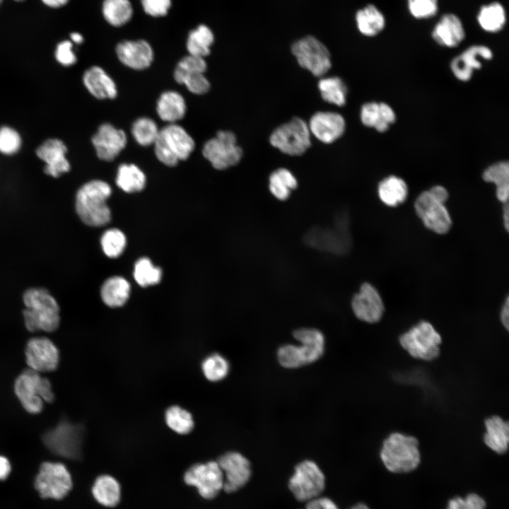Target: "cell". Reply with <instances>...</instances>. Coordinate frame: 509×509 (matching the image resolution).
Instances as JSON below:
<instances>
[{
  "label": "cell",
  "mask_w": 509,
  "mask_h": 509,
  "mask_svg": "<svg viewBox=\"0 0 509 509\" xmlns=\"http://www.w3.org/2000/svg\"><path fill=\"white\" fill-rule=\"evenodd\" d=\"M23 318L30 332H53L60 323V309L57 300L45 288H30L23 296Z\"/></svg>",
  "instance_id": "cell-1"
},
{
  "label": "cell",
  "mask_w": 509,
  "mask_h": 509,
  "mask_svg": "<svg viewBox=\"0 0 509 509\" xmlns=\"http://www.w3.org/2000/svg\"><path fill=\"white\" fill-rule=\"evenodd\" d=\"M112 189L106 182L93 180L83 184L77 191L75 209L79 218L90 226H102L110 222L111 212L107 204Z\"/></svg>",
  "instance_id": "cell-2"
},
{
  "label": "cell",
  "mask_w": 509,
  "mask_h": 509,
  "mask_svg": "<svg viewBox=\"0 0 509 509\" xmlns=\"http://www.w3.org/2000/svg\"><path fill=\"white\" fill-rule=\"evenodd\" d=\"M385 467L392 473L414 470L421 462L418 439L402 432H392L382 441L380 452Z\"/></svg>",
  "instance_id": "cell-3"
},
{
  "label": "cell",
  "mask_w": 509,
  "mask_h": 509,
  "mask_svg": "<svg viewBox=\"0 0 509 509\" xmlns=\"http://www.w3.org/2000/svg\"><path fill=\"white\" fill-rule=\"evenodd\" d=\"M350 218L345 209L339 210L332 227L313 226L305 234L304 242L314 249L334 254L345 255L351 247Z\"/></svg>",
  "instance_id": "cell-4"
},
{
  "label": "cell",
  "mask_w": 509,
  "mask_h": 509,
  "mask_svg": "<svg viewBox=\"0 0 509 509\" xmlns=\"http://www.w3.org/2000/svg\"><path fill=\"white\" fill-rule=\"evenodd\" d=\"M299 345L285 344L277 351V359L286 368H296L317 361L324 351V337L315 328H300L294 331Z\"/></svg>",
  "instance_id": "cell-5"
},
{
  "label": "cell",
  "mask_w": 509,
  "mask_h": 509,
  "mask_svg": "<svg viewBox=\"0 0 509 509\" xmlns=\"http://www.w3.org/2000/svg\"><path fill=\"white\" fill-rule=\"evenodd\" d=\"M153 146L157 159L163 164L172 167L190 156L195 143L182 127L172 123L160 129Z\"/></svg>",
  "instance_id": "cell-6"
},
{
  "label": "cell",
  "mask_w": 509,
  "mask_h": 509,
  "mask_svg": "<svg viewBox=\"0 0 509 509\" xmlns=\"http://www.w3.org/2000/svg\"><path fill=\"white\" fill-rule=\"evenodd\" d=\"M399 343L412 358L432 361L440 353L442 337L430 322L421 320L400 334Z\"/></svg>",
  "instance_id": "cell-7"
},
{
  "label": "cell",
  "mask_w": 509,
  "mask_h": 509,
  "mask_svg": "<svg viewBox=\"0 0 509 509\" xmlns=\"http://www.w3.org/2000/svg\"><path fill=\"white\" fill-rule=\"evenodd\" d=\"M269 141L283 153L300 156L310 146V131L304 120L295 117L276 128Z\"/></svg>",
  "instance_id": "cell-8"
},
{
  "label": "cell",
  "mask_w": 509,
  "mask_h": 509,
  "mask_svg": "<svg viewBox=\"0 0 509 509\" xmlns=\"http://www.w3.org/2000/svg\"><path fill=\"white\" fill-rule=\"evenodd\" d=\"M291 52L299 65L315 76H322L331 68L329 51L312 35H306L294 42L291 45Z\"/></svg>",
  "instance_id": "cell-9"
},
{
  "label": "cell",
  "mask_w": 509,
  "mask_h": 509,
  "mask_svg": "<svg viewBox=\"0 0 509 509\" xmlns=\"http://www.w3.org/2000/svg\"><path fill=\"white\" fill-rule=\"evenodd\" d=\"M83 433L82 426L62 421L45 434L43 441L52 452L69 459H78L81 455Z\"/></svg>",
  "instance_id": "cell-10"
},
{
  "label": "cell",
  "mask_w": 509,
  "mask_h": 509,
  "mask_svg": "<svg viewBox=\"0 0 509 509\" xmlns=\"http://www.w3.org/2000/svg\"><path fill=\"white\" fill-rule=\"evenodd\" d=\"M288 487L296 499L309 501L320 495L325 487V477L318 465L304 460L296 465Z\"/></svg>",
  "instance_id": "cell-11"
},
{
  "label": "cell",
  "mask_w": 509,
  "mask_h": 509,
  "mask_svg": "<svg viewBox=\"0 0 509 509\" xmlns=\"http://www.w3.org/2000/svg\"><path fill=\"white\" fill-rule=\"evenodd\" d=\"M202 154L214 168L224 170L239 163L242 151L237 144L235 135L222 130L204 144Z\"/></svg>",
  "instance_id": "cell-12"
},
{
  "label": "cell",
  "mask_w": 509,
  "mask_h": 509,
  "mask_svg": "<svg viewBox=\"0 0 509 509\" xmlns=\"http://www.w3.org/2000/svg\"><path fill=\"white\" fill-rule=\"evenodd\" d=\"M35 487L43 498L62 499L72 487V479L62 463L46 462L41 464Z\"/></svg>",
  "instance_id": "cell-13"
},
{
  "label": "cell",
  "mask_w": 509,
  "mask_h": 509,
  "mask_svg": "<svg viewBox=\"0 0 509 509\" xmlns=\"http://www.w3.org/2000/svg\"><path fill=\"white\" fill-rule=\"evenodd\" d=\"M417 216L429 230L444 235L452 227V218L445 203L438 200L428 191L422 192L414 201Z\"/></svg>",
  "instance_id": "cell-14"
},
{
  "label": "cell",
  "mask_w": 509,
  "mask_h": 509,
  "mask_svg": "<svg viewBox=\"0 0 509 509\" xmlns=\"http://www.w3.org/2000/svg\"><path fill=\"white\" fill-rule=\"evenodd\" d=\"M186 484L194 486L205 499L214 498L223 488L224 476L217 462L192 465L184 474Z\"/></svg>",
  "instance_id": "cell-15"
},
{
  "label": "cell",
  "mask_w": 509,
  "mask_h": 509,
  "mask_svg": "<svg viewBox=\"0 0 509 509\" xmlns=\"http://www.w3.org/2000/svg\"><path fill=\"white\" fill-rule=\"evenodd\" d=\"M351 308L358 320L370 324L380 322L385 312L381 295L373 285L368 282L361 284L358 292L353 296Z\"/></svg>",
  "instance_id": "cell-16"
},
{
  "label": "cell",
  "mask_w": 509,
  "mask_h": 509,
  "mask_svg": "<svg viewBox=\"0 0 509 509\" xmlns=\"http://www.w3.org/2000/svg\"><path fill=\"white\" fill-rule=\"evenodd\" d=\"M224 476L223 489L233 493L243 487L251 476L249 460L238 452H228L217 461Z\"/></svg>",
  "instance_id": "cell-17"
},
{
  "label": "cell",
  "mask_w": 509,
  "mask_h": 509,
  "mask_svg": "<svg viewBox=\"0 0 509 509\" xmlns=\"http://www.w3.org/2000/svg\"><path fill=\"white\" fill-rule=\"evenodd\" d=\"M97 156L104 161H112L125 148L126 133L110 123H103L91 139Z\"/></svg>",
  "instance_id": "cell-18"
},
{
  "label": "cell",
  "mask_w": 509,
  "mask_h": 509,
  "mask_svg": "<svg viewBox=\"0 0 509 509\" xmlns=\"http://www.w3.org/2000/svg\"><path fill=\"white\" fill-rule=\"evenodd\" d=\"M59 358L57 348L46 337L32 338L26 345V363L29 368L37 373L55 370L59 363Z\"/></svg>",
  "instance_id": "cell-19"
},
{
  "label": "cell",
  "mask_w": 509,
  "mask_h": 509,
  "mask_svg": "<svg viewBox=\"0 0 509 509\" xmlns=\"http://www.w3.org/2000/svg\"><path fill=\"white\" fill-rule=\"evenodd\" d=\"M67 147L57 138H50L42 143L36 149V155L44 163L46 175L57 178L68 172L71 165L66 158Z\"/></svg>",
  "instance_id": "cell-20"
},
{
  "label": "cell",
  "mask_w": 509,
  "mask_h": 509,
  "mask_svg": "<svg viewBox=\"0 0 509 509\" xmlns=\"http://www.w3.org/2000/svg\"><path fill=\"white\" fill-rule=\"evenodd\" d=\"M42 377L39 373L28 368L16 380L14 390L23 408L29 413H40L43 407L41 398Z\"/></svg>",
  "instance_id": "cell-21"
},
{
  "label": "cell",
  "mask_w": 509,
  "mask_h": 509,
  "mask_svg": "<svg viewBox=\"0 0 509 509\" xmlns=\"http://www.w3.org/2000/svg\"><path fill=\"white\" fill-rule=\"evenodd\" d=\"M115 51L121 63L134 70L148 68L153 60V49L144 40L122 41Z\"/></svg>",
  "instance_id": "cell-22"
},
{
  "label": "cell",
  "mask_w": 509,
  "mask_h": 509,
  "mask_svg": "<svg viewBox=\"0 0 509 509\" xmlns=\"http://www.w3.org/2000/svg\"><path fill=\"white\" fill-rule=\"evenodd\" d=\"M308 125L310 133L325 144L332 143L341 137L346 127L344 117L334 112H316Z\"/></svg>",
  "instance_id": "cell-23"
},
{
  "label": "cell",
  "mask_w": 509,
  "mask_h": 509,
  "mask_svg": "<svg viewBox=\"0 0 509 509\" xmlns=\"http://www.w3.org/2000/svg\"><path fill=\"white\" fill-rule=\"evenodd\" d=\"M479 57L488 60L493 57V53L487 46L472 45L454 58L450 68L455 76L462 81H469L473 71L481 66Z\"/></svg>",
  "instance_id": "cell-24"
},
{
  "label": "cell",
  "mask_w": 509,
  "mask_h": 509,
  "mask_svg": "<svg viewBox=\"0 0 509 509\" xmlns=\"http://www.w3.org/2000/svg\"><path fill=\"white\" fill-rule=\"evenodd\" d=\"M433 39L440 45L447 47L457 46L465 37V31L460 18L454 13L442 16L431 33Z\"/></svg>",
  "instance_id": "cell-25"
},
{
  "label": "cell",
  "mask_w": 509,
  "mask_h": 509,
  "mask_svg": "<svg viewBox=\"0 0 509 509\" xmlns=\"http://www.w3.org/2000/svg\"><path fill=\"white\" fill-rule=\"evenodd\" d=\"M82 81L87 90L97 99H114L117 95L114 80L98 66H93L86 70Z\"/></svg>",
  "instance_id": "cell-26"
},
{
  "label": "cell",
  "mask_w": 509,
  "mask_h": 509,
  "mask_svg": "<svg viewBox=\"0 0 509 509\" xmlns=\"http://www.w3.org/2000/svg\"><path fill=\"white\" fill-rule=\"evenodd\" d=\"M484 443L492 451L504 454L508 449L509 424L498 415H492L484 420Z\"/></svg>",
  "instance_id": "cell-27"
},
{
  "label": "cell",
  "mask_w": 509,
  "mask_h": 509,
  "mask_svg": "<svg viewBox=\"0 0 509 509\" xmlns=\"http://www.w3.org/2000/svg\"><path fill=\"white\" fill-rule=\"evenodd\" d=\"M396 116L392 108L385 103L370 102L364 104L361 110L362 123L384 132L395 121Z\"/></svg>",
  "instance_id": "cell-28"
},
{
  "label": "cell",
  "mask_w": 509,
  "mask_h": 509,
  "mask_svg": "<svg viewBox=\"0 0 509 509\" xmlns=\"http://www.w3.org/2000/svg\"><path fill=\"white\" fill-rule=\"evenodd\" d=\"M156 111L161 120L168 124L175 123L182 119L186 114L185 100L177 91H165L160 95L157 101Z\"/></svg>",
  "instance_id": "cell-29"
},
{
  "label": "cell",
  "mask_w": 509,
  "mask_h": 509,
  "mask_svg": "<svg viewBox=\"0 0 509 509\" xmlns=\"http://www.w3.org/2000/svg\"><path fill=\"white\" fill-rule=\"evenodd\" d=\"M408 192L405 181L394 175L384 178L378 187L380 200L389 207H396L403 204L407 198Z\"/></svg>",
  "instance_id": "cell-30"
},
{
  "label": "cell",
  "mask_w": 509,
  "mask_h": 509,
  "mask_svg": "<svg viewBox=\"0 0 509 509\" xmlns=\"http://www.w3.org/2000/svg\"><path fill=\"white\" fill-rule=\"evenodd\" d=\"M92 494L100 505L112 508L120 501L121 487L116 479L108 474L97 477L93 487Z\"/></svg>",
  "instance_id": "cell-31"
},
{
  "label": "cell",
  "mask_w": 509,
  "mask_h": 509,
  "mask_svg": "<svg viewBox=\"0 0 509 509\" xmlns=\"http://www.w3.org/2000/svg\"><path fill=\"white\" fill-rule=\"evenodd\" d=\"M355 18L359 32L368 37L379 34L385 26L383 13L373 4L358 10Z\"/></svg>",
  "instance_id": "cell-32"
},
{
  "label": "cell",
  "mask_w": 509,
  "mask_h": 509,
  "mask_svg": "<svg viewBox=\"0 0 509 509\" xmlns=\"http://www.w3.org/2000/svg\"><path fill=\"white\" fill-rule=\"evenodd\" d=\"M130 285L123 277L112 276L107 279L101 288V298L111 308L122 306L128 300Z\"/></svg>",
  "instance_id": "cell-33"
},
{
  "label": "cell",
  "mask_w": 509,
  "mask_h": 509,
  "mask_svg": "<svg viewBox=\"0 0 509 509\" xmlns=\"http://www.w3.org/2000/svg\"><path fill=\"white\" fill-rule=\"evenodd\" d=\"M115 182L124 192L133 193L140 192L145 187L146 177L136 165L122 163L118 167Z\"/></svg>",
  "instance_id": "cell-34"
},
{
  "label": "cell",
  "mask_w": 509,
  "mask_h": 509,
  "mask_svg": "<svg viewBox=\"0 0 509 509\" xmlns=\"http://www.w3.org/2000/svg\"><path fill=\"white\" fill-rule=\"evenodd\" d=\"M485 182L496 186L497 199L503 204L508 202L509 196V164L502 161L488 166L483 172Z\"/></svg>",
  "instance_id": "cell-35"
},
{
  "label": "cell",
  "mask_w": 509,
  "mask_h": 509,
  "mask_svg": "<svg viewBox=\"0 0 509 509\" xmlns=\"http://www.w3.org/2000/svg\"><path fill=\"white\" fill-rule=\"evenodd\" d=\"M480 27L488 33H497L503 29L506 22L504 7L498 2L482 6L477 15Z\"/></svg>",
  "instance_id": "cell-36"
},
{
  "label": "cell",
  "mask_w": 509,
  "mask_h": 509,
  "mask_svg": "<svg viewBox=\"0 0 509 509\" xmlns=\"http://www.w3.org/2000/svg\"><path fill=\"white\" fill-rule=\"evenodd\" d=\"M213 42L212 30L207 25L201 24L189 32L186 47L189 54L204 58L210 54Z\"/></svg>",
  "instance_id": "cell-37"
},
{
  "label": "cell",
  "mask_w": 509,
  "mask_h": 509,
  "mask_svg": "<svg viewBox=\"0 0 509 509\" xmlns=\"http://www.w3.org/2000/svg\"><path fill=\"white\" fill-rule=\"evenodd\" d=\"M102 11L106 21L115 27L128 23L133 14L129 0H104Z\"/></svg>",
  "instance_id": "cell-38"
},
{
  "label": "cell",
  "mask_w": 509,
  "mask_h": 509,
  "mask_svg": "<svg viewBox=\"0 0 509 509\" xmlns=\"http://www.w3.org/2000/svg\"><path fill=\"white\" fill-rule=\"evenodd\" d=\"M269 182L271 193L281 201L287 199L291 192L298 186L295 176L286 168H279L274 171L269 176Z\"/></svg>",
  "instance_id": "cell-39"
},
{
  "label": "cell",
  "mask_w": 509,
  "mask_h": 509,
  "mask_svg": "<svg viewBox=\"0 0 509 509\" xmlns=\"http://www.w3.org/2000/svg\"><path fill=\"white\" fill-rule=\"evenodd\" d=\"M318 88L326 102L337 106H343L346 103L347 88L340 78H322L318 82Z\"/></svg>",
  "instance_id": "cell-40"
},
{
  "label": "cell",
  "mask_w": 509,
  "mask_h": 509,
  "mask_svg": "<svg viewBox=\"0 0 509 509\" xmlns=\"http://www.w3.org/2000/svg\"><path fill=\"white\" fill-rule=\"evenodd\" d=\"M165 421L172 431L180 435L190 433L194 425L192 414L177 405L167 409L165 413Z\"/></svg>",
  "instance_id": "cell-41"
},
{
  "label": "cell",
  "mask_w": 509,
  "mask_h": 509,
  "mask_svg": "<svg viewBox=\"0 0 509 509\" xmlns=\"http://www.w3.org/2000/svg\"><path fill=\"white\" fill-rule=\"evenodd\" d=\"M131 131L133 138L140 146H148L153 145L160 129L153 119L142 117L134 122Z\"/></svg>",
  "instance_id": "cell-42"
},
{
  "label": "cell",
  "mask_w": 509,
  "mask_h": 509,
  "mask_svg": "<svg viewBox=\"0 0 509 509\" xmlns=\"http://www.w3.org/2000/svg\"><path fill=\"white\" fill-rule=\"evenodd\" d=\"M230 369L227 359L218 353H212L206 356L201 363V370L204 377L211 382H218L224 379Z\"/></svg>",
  "instance_id": "cell-43"
},
{
  "label": "cell",
  "mask_w": 509,
  "mask_h": 509,
  "mask_svg": "<svg viewBox=\"0 0 509 509\" xmlns=\"http://www.w3.org/2000/svg\"><path fill=\"white\" fill-rule=\"evenodd\" d=\"M161 277V269L155 267L148 258L142 257L135 263L134 278L139 286L146 287L157 284Z\"/></svg>",
  "instance_id": "cell-44"
},
{
  "label": "cell",
  "mask_w": 509,
  "mask_h": 509,
  "mask_svg": "<svg viewBox=\"0 0 509 509\" xmlns=\"http://www.w3.org/2000/svg\"><path fill=\"white\" fill-rule=\"evenodd\" d=\"M101 246L104 253L110 258L119 257L126 246V237L119 230H106L101 237Z\"/></svg>",
  "instance_id": "cell-45"
},
{
  "label": "cell",
  "mask_w": 509,
  "mask_h": 509,
  "mask_svg": "<svg viewBox=\"0 0 509 509\" xmlns=\"http://www.w3.org/2000/svg\"><path fill=\"white\" fill-rule=\"evenodd\" d=\"M22 146V138L19 132L9 126L0 127V153L12 156L18 152Z\"/></svg>",
  "instance_id": "cell-46"
},
{
  "label": "cell",
  "mask_w": 509,
  "mask_h": 509,
  "mask_svg": "<svg viewBox=\"0 0 509 509\" xmlns=\"http://www.w3.org/2000/svg\"><path fill=\"white\" fill-rule=\"evenodd\" d=\"M207 69L206 62L203 57L188 54L182 58L175 66L173 76L178 81L185 75L193 72L204 73Z\"/></svg>",
  "instance_id": "cell-47"
},
{
  "label": "cell",
  "mask_w": 509,
  "mask_h": 509,
  "mask_svg": "<svg viewBox=\"0 0 509 509\" xmlns=\"http://www.w3.org/2000/svg\"><path fill=\"white\" fill-rule=\"evenodd\" d=\"M407 5L411 16L417 19L433 17L438 10V0H407Z\"/></svg>",
  "instance_id": "cell-48"
},
{
  "label": "cell",
  "mask_w": 509,
  "mask_h": 509,
  "mask_svg": "<svg viewBox=\"0 0 509 509\" xmlns=\"http://www.w3.org/2000/svg\"><path fill=\"white\" fill-rule=\"evenodd\" d=\"M177 83L185 85L189 91L196 95L204 94L210 88V83L202 72L187 74L183 76Z\"/></svg>",
  "instance_id": "cell-49"
},
{
  "label": "cell",
  "mask_w": 509,
  "mask_h": 509,
  "mask_svg": "<svg viewBox=\"0 0 509 509\" xmlns=\"http://www.w3.org/2000/svg\"><path fill=\"white\" fill-rule=\"evenodd\" d=\"M485 501L475 493H470L465 498L456 497L451 499L447 509H484Z\"/></svg>",
  "instance_id": "cell-50"
},
{
  "label": "cell",
  "mask_w": 509,
  "mask_h": 509,
  "mask_svg": "<svg viewBox=\"0 0 509 509\" xmlns=\"http://www.w3.org/2000/svg\"><path fill=\"white\" fill-rule=\"evenodd\" d=\"M54 56L57 62L64 66H71L77 61L73 50V43L70 40L60 42L57 45Z\"/></svg>",
  "instance_id": "cell-51"
},
{
  "label": "cell",
  "mask_w": 509,
  "mask_h": 509,
  "mask_svg": "<svg viewBox=\"0 0 509 509\" xmlns=\"http://www.w3.org/2000/svg\"><path fill=\"white\" fill-rule=\"evenodd\" d=\"M142 7L146 13L151 16H165L171 6V0H141Z\"/></svg>",
  "instance_id": "cell-52"
},
{
  "label": "cell",
  "mask_w": 509,
  "mask_h": 509,
  "mask_svg": "<svg viewBox=\"0 0 509 509\" xmlns=\"http://www.w3.org/2000/svg\"><path fill=\"white\" fill-rule=\"evenodd\" d=\"M306 509H339L335 503L327 497H316L308 501Z\"/></svg>",
  "instance_id": "cell-53"
},
{
  "label": "cell",
  "mask_w": 509,
  "mask_h": 509,
  "mask_svg": "<svg viewBox=\"0 0 509 509\" xmlns=\"http://www.w3.org/2000/svg\"><path fill=\"white\" fill-rule=\"evenodd\" d=\"M428 191L433 197L444 203H446L448 199V192L444 187L441 185H435L431 187Z\"/></svg>",
  "instance_id": "cell-54"
},
{
  "label": "cell",
  "mask_w": 509,
  "mask_h": 509,
  "mask_svg": "<svg viewBox=\"0 0 509 509\" xmlns=\"http://www.w3.org/2000/svg\"><path fill=\"white\" fill-rule=\"evenodd\" d=\"M500 321L503 327L508 331L509 327V298L507 296L500 312Z\"/></svg>",
  "instance_id": "cell-55"
},
{
  "label": "cell",
  "mask_w": 509,
  "mask_h": 509,
  "mask_svg": "<svg viewBox=\"0 0 509 509\" xmlns=\"http://www.w3.org/2000/svg\"><path fill=\"white\" fill-rule=\"evenodd\" d=\"M11 472V464L8 459L0 455V480L7 478Z\"/></svg>",
  "instance_id": "cell-56"
},
{
  "label": "cell",
  "mask_w": 509,
  "mask_h": 509,
  "mask_svg": "<svg viewBox=\"0 0 509 509\" xmlns=\"http://www.w3.org/2000/svg\"><path fill=\"white\" fill-rule=\"evenodd\" d=\"M44 4L51 8H59L65 5L69 0H41Z\"/></svg>",
  "instance_id": "cell-57"
},
{
  "label": "cell",
  "mask_w": 509,
  "mask_h": 509,
  "mask_svg": "<svg viewBox=\"0 0 509 509\" xmlns=\"http://www.w3.org/2000/svg\"><path fill=\"white\" fill-rule=\"evenodd\" d=\"M503 226L505 228L506 231L508 230L509 228V212H508V202L503 204Z\"/></svg>",
  "instance_id": "cell-58"
},
{
  "label": "cell",
  "mask_w": 509,
  "mask_h": 509,
  "mask_svg": "<svg viewBox=\"0 0 509 509\" xmlns=\"http://www.w3.org/2000/svg\"><path fill=\"white\" fill-rule=\"evenodd\" d=\"M71 42L75 44L80 45L83 42V36L78 33H72L70 35Z\"/></svg>",
  "instance_id": "cell-59"
},
{
  "label": "cell",
  "mask_w": 509,
  "mask_h": 509,
  "mask_svg": "<svg viewBox=\"0 0 509 509\" xmlns=\"http://www.w3.org/2000/svg\"><path fill=\"white\" fill-rule=\"evenodd\" d=\"M350 509H370V508L363 503H358L357 505H355Z\"/></svg>",
  "instance_id": "cell-60"
},
{
  "label": "cell",
  "mask_w": 509,
  "mask_h": 509,
  "mask_svg": "<svg viewBox=\"0 0 509 509\" xmlns=\"http://www.w3.org/2000/svg\"><path fill=\"white\" fill-rule=\"evenodd\" d=\"M14 1H24V0H14Z\"/></svg>",
  "instance_id": "cell-61"
},
{
  "label": "cell",
  "mask_w": 509,
  "mask_h": 509,
  "mask_svg": "<svg viewBox=\"0 0 509 509\" xmlns=\"http://www.w3.org/2000/svg\"><path fill=\"white\" fill-rule=\"evenodd\" d=\"M2 1H3V0H0V5H1V4Z\"/></svg>",
  "instance_id": "cell-62"
}]
</instances>
